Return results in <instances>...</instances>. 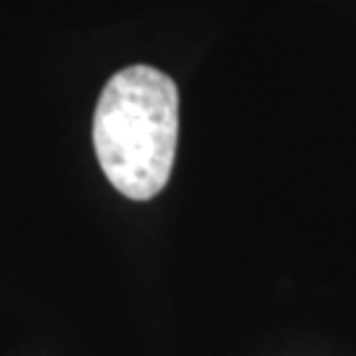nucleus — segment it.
<instances>
[{
  "label": "nucleus",
  "mask_w": 356,
  "mask_h": 356,
  "mask_svg": "<svg viewBox=\"0 0 356 356\" xmlns=\"http://www.w3.org/2000/svg\"><path fill=\"white\" fill-rule=\"evenodd\" d=\"M179 132L175 79L153 66H127L103 88L92 145L106 179L132 201H151L166 188Z\"/></svg>",
  "instance_id": "1"
}]
</instances>
